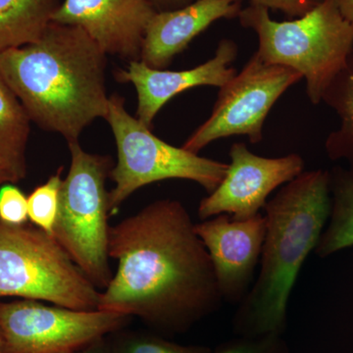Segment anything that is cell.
Listing matches in <instances>:
<instances>
[{
    "instance_id": "1",
    "label": "cell",
    "mask_w": 353,
    "mask_h": 353,
    "mask_svg": "<svg viewBox=\"0 0 353 353\" xmlns=\"http://www.w3.org/2000/svg\"><path fill=\"white\" fill-rule=\"evenodd\" d=\"M182 202L161 199L109 229L117 272L99 310L138 317L158 333L183 334L223 304L210 257Z\"/></svg>"
},
{
    "instance_id": "2",
    "label": "cell",
    "mask_w": 353,
    "mask_h": 353,
    "mask_svg": "<svg viewBox=\"0 0 353 353\" xmlns=\"http://www.w3.org/2000/svg\"><path fill=\"white\" fill-rule=\"evenodd\" d=\"M106 57L82 28L51 21L34 43L0 54V74L32 122L70 143L108 115Z\"/></svg>"
},
{
    "instance_id": "3",
    "label": "cell",
    "mask_w": 353,
    "mask_h": 353,
    "mask_svg": "<svg viewBox=\"0 0 353 353\" xmlns=\"http://www.w3.org/2000/svg\"><path fill=\"white\" fill-rule=\"evenodd\" d=\"M330 171H303L264 206L266 234L259 278L233 318L236 336L284 334L299 272L315 250L331 213Z\"/></svg>"
},
{
    "instance_id": "4",
    "label": "cell",
    "mask_w": 353,
    "mask_h": 353,
    "mask_svg": "<svg viewBox=\"0 0 353 353\" xmlns=\"http://www.w3.org/2000/svg\"><path fill=\"white\" fill-rule=\"evenodd\" d=\"M239 19L256 34L255 53L260 59L299 72L315 105L353 50V24L343 18L334 0H320L303 16L283 22L272 19L269 9L250 4Z\"/></svg>"
},
{
    "instance_id": "5",
    "label": "cell",
    "mask_w": 353,
    "mask_h": 353,
    "mask_svg": "<svg viewBox=\"0 0 353 353\" xmlns=\"http://www.w3.org/2000/svg\"><path fill=\"white\" fill-rule=\"evenodd\" d=\"M101 294L52 234L32 223L0 219V299L97 310Z\"/></svg>"
},
{
    "instance_id": "6",
    "label": "cell",
    "mask_w": 353,
    "mask_h": 353,
    "mask_svg": "<svg viewBox=\"0 0 353 353\" xmlns=\"http://www.w3.org/2000/svg\"><path fill=\"white\" fill-rule=\"evenodd\" d=\"M71 164L63 179L59 212L52 236L99 289L113 277L109 264V192L106 179L112 158L83 150L79 141L68 143Z\"/></svg>"
},
{
    "instance_id": "7",
    "label": "cell",
    "mask_w": 353,
    "mask_h": 353,
    "mask_svg": "<svg viewBox=\"0 0 353 353\" xmlns=\"http://www.w3.org/2000/svg\"><path fill=\"white\" fill-rule=\"evenodd\" d=\"M105 120L117 148V163L110 172L114 183L109 192L110 215L117 214L124 201L150 183L171 179L189 180L210 194L226 175L229 164L176 148L153 134L150 128L128 112L120 95L109 97Z\"/></svg>"
},
{
    "instance_id": "8",
    "label": "cell",
    "mask_w": 353,
    "mask_h": 353,
    "mask_svg": "<svg viewBox=\"0 0 353 353\" xmlns=\"http://www.w3.org/2000/svg\"><path fill=\"white\" fill-rule=\"evenodd\" d=\"M132 317L75 310L32 299L0 303V341L6 353H74L125 328Z\"/></svg>"
},
{
    "instance_id": "9",
    "label": "cell",
    "mask_w": 353,
    "mask_h": 353,
    "mask_svg": "<svg viewBox=\"0 0 353 353\" xmlns=\"http://www.w3.org/2000/svg\"><path fill=\"white\" fill-rule=\"evenodd\" d=\"M301 80L299 72L265 63L253 53L240 73L220 88L212 113L183 148L199 154L213 141L233 136H246L252 143H260L265 120L274 104Z\"/></svg>"
},
{
    "instance_id": "10",
    "label": "cell",
    "mask_w": 353,
    "mask_h": 353,
    "mask_svg": "<svg viewBox=\"0 0 353 353\" xmlns=\"http://www.w3.org/2000/svg\"><path fill=\"white\" fill-rule=\"evenodd\" d=\"M229 155L231 163L222 182L199 203L202 221L220 214L234 220L259 214L274 190L304 171L303 157L296 153L264 157L250 152L245 143H234Z\"/></svg>"
},
{
    "instance_id": "11",
    "label": "cell",
    "mask_w": 353,
    "mask_h": 353,
    "mask_svg": "<svg viewBox=\"0 0 353 353\" xmlns=\"http://www.w3.org/2000/svg\"><path fill=\"white\" fill-rule=\"evenodd\" d=\"M194 229L208 250L223 301L240 304L252 287L261 257L265 216L234 220L220 214L197 223Z\"/></svg>"
},
{
    "instance_id": "12",
    "label": "cell",
    "mask_w": 353,
    "mask_h": 353,
    "mask_svg": "<svg viewBox=\"0 0 353 353\" xmlns=\"http://www.w3.org/2000/svg\"><path fill=\"white\" fill-rule=\"evenodd\" d=\"M157 12L150 0H63L52 21L82 28L106 54L130 62L139 60Z\"/></svg>"
},
{
    "instance_id": "13",
    "label": "cell",
    "mask_w": 353,
    "mask_h": 353,
    "mask_svg": "<svg viewBox=\"0 0 353 353\" xmlns=\"http://www.w3.org/2000/svg\"><path fill=\"white\" fill-rule=\"evenodd\" d=\"M238 44L223 39L214 57L192 69L168 71L150 68L141 60L130 61L126 69L116 72V80L132 83L138 94L137 118L152 128L153 120L165 104L185 90L197 87L221 88L236 74L232 66L238 57Z\"/></svg>"
},
{
    "instance_id": "14",
    "label": "cell",
    "mask_w": 353,
    "mask_h": 353,
    "mask_svg": "<svg viewBox=\"0 0 353 353\" xmlns=\"http://www.w3.org/2000/svg\"><path fill=\"white\" fill-rule=\"evenodd\" d=\"M245 0H196L153 15L146 28L139 60L163 70L194 38L220 19L239 18Z\"/></svg>"
},
{
    "instance_id": "15",
    "label": "cell",
    "mask_w": 353,
    "mask_h": 353,
    "mask_svg": "<svg viewBox=\"0 0 353 353\" xmlns=\"http://www.w3.org/2000/svg\"><path fill=\"white\" fill-rule=\"evenodd\" d=\"M29 115L0 74V181L15 183L27 174L26 148L30 136Z\"/></svg>"
},
{
    "instance_id": "16",
    "label": "cell",
    "mask_w": 353,
    "mask_h": 353,
    "mask_svg": "<svg viewBox=\"0 0 353 353\" xmlns=\"http://www.w3.org/2000/svg\"><path fill=\"white\" fill-rule=\"evenodd\" d=\"M60 4V0H0V54L41 38Z\"/></svg>"
},
{
    "instance_id": "17",
    "label": "cell",
    "mask_w": 353,
    "mask_h": 353,
    "mask_svg": "<svg viewBox=\"0 0 353 353\" xmlns=\"http://www.w3.org/2000/svg\"><path fill=\"white\" fill-rule=\"evenodd\" d=\"M332 206L329 225L315 248L320 259L353 246V173L334 167L330 171Z\"/></svg>"
},
{
    "instance_id": "18",
    "label": "cell",
    "mask_w": 353,
    "mask_h": 353,
    "mask_svg": "<svg viewBox=\"0 0 353 353\" xmlns=\"http://www.w3.org/2000/svg\"><path fill=\"white\" fill-rule=\"evenodd\" d=\"M322 102L340 118V127L326 139L327 154L334 161H347L348 170L353 173V50L325 90Z\"/></svg>"
},
{
    "instance_id": "19",
    "label": "cell",
    "mask_w": 353,
    "mask_h": 353,
    "mask_svg": "<svg viewBox=\"0 0 353 353\" xmlns=\"http://www.w3.org/2000/svg\"><path fill=\"white\" fill-rule=\"evenodd\" d=\"M63 167L28 196V216L34 226L52 234L60 206Z\"/></svg>"
},
{
    "instance_id": "20",
    "label": "cell",
    "mask_w": 353,
    "mask_h": 353,
    "mask_svg": "<svg viewBox=\"0 0 353 353\" xmlns=\"http://www.w3.org/2000/svg\"><path fill=\"white\" fill-rule=\"evenodd\" d=\"M110 340L115 353H209L203 345H183L166 340L159 334L141 332H119Z\"/></svg>"
},
{
    "instance_id": "21",
    "label": "cell",
    "mask_w": 353,
    "mask_h": 353,
    "mask_svg": "<svg viewBox=\"0 0 353 353\" xmlns=\"http://www.w3.org/2000/svg\"><path fill=\"white\" fill-rule=\"evenodd\" d=\"M209 353H290V347L283 334L269 333L236 336L221 343Z\"/></svg>"
},
{
    "instance_id": "22",
    "label": "cell",
    "mask_w": 353,
    "mask_h": 353,
    "mask_svg": "<svg viewBox=\"0 0 353 353\" xmlns=\"http://www.w3.org/2000/svg\"><path fill=\"white\" fill-rule=\"evenodd\" d=\"M0 219L11 225L28 222V197L13 183L0 188Z\"/></svg>"
},
{
    "instance_id": "23",
    "label": "cell",
    "mask_w": 353,
    "mask_h": 353,
    "mask_svg": "<svg viewBox=\"0 0 353 353\" xmlns=\"http://www.w3.org/2000/svg\"><path fill=\"white\" fill-rule=\"evenodd\" d=\"M320 0H250L252 6L282 11L289 17H301L317 6Z\"/></svg>"
},
{
    "instance_id": "24",
    "label": "cell",
    "mask_w": 353,
    "mask_h": 353,
    "mask_svg": "<svg viewBox=\"0 0 353 353\" xmlns=\"http://www.w3.org/2000/svg\"><path fill=\"white\" fill-rule=\"evenodd\" d=\"M74 353H115L114 352L112 345L109 340V336L105 338L99 339V340L94 341L87 347L78 350Z\"/></svg>"
},
{
    "instance_id": "25",
    "label": "cell",
    "mask_w": 353,
    "mask_h": 353,
    "mask_svg": "<svg viewBox=\"0 0 353 353\" xmlns=\"http://www.w3.org/2000/svg\"><path fill=\"white\" fill-rule=\"evenodd\" d=\"M196 0H150L157 12L175 10L192 3Z\"/></svg>"
},
{
    "instance_id": "26",
    "label": "cell",
    "mask_w": 353,
    "mask_h": 353,
    "mask_svg": "<svg viewBox=\"0 0 353 353\" xmlns=\"http://www.w3.org/2000/svg\"><path fill=\"white\" fill-rule=\"evenodd\" d=\"M345 20L353 24V0H334Z\"/></svg>"
},
{
    "instance_id": "27",
    "label": "cell",
    "mask_w": 353,
    "mask_h": 353,
    "mask_svg": "<svg viewBox=\"0 0 353 353\" xmlns=\"http://www.w3.org/2000/svg\"><path fill=\"white\" fill-rule=\"evenodd\" d=\"M0 353H6L3 352V350H2L1 341H0Z\"/></svg>"
},
{
    "instance_id": "28",
    "label": "cell",
    "mask_w": 353,
    "mask_h": 353,
    "mask_svg": "<svg viewBox=\"0 0 353 353\" xmlns=\"http://www.w3.org/2000/svg\"><path fill=\"white\" fill-rule=\"evenodd\" d=\"M1 183H1V181H0V185H1Z\"/></svg>"
}]
</instances>
